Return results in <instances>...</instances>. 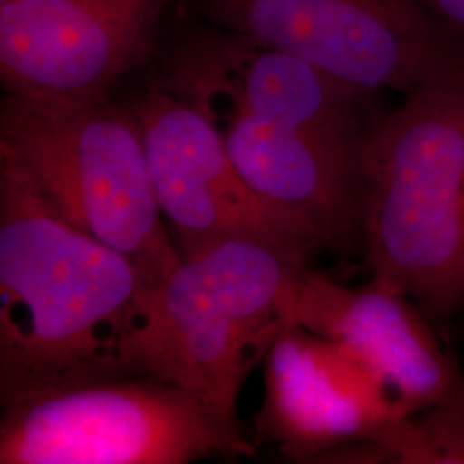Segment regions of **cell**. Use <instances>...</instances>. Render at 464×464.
Listing matches in <instances>:
<instances>
[{"instance_id": "cell-1", "label": "cell", "mask_w": 464, "mask_h": 464, "mask_svg": "<svg viewBox=\"0 0 464 464\" xmlns=\"http://www.w3.org/2000/svg\"><path fill=\"white\" fill-rule=\"evenodd\" d=\"M140 268L59 216L0 155V402L124 375L149 299Z\"/></svg>"}, {"instance_id": "cell-2", "label": "cell", "mask_w": 464, "mask_h": 464, "mask_svg": "<svg viewBox=\"0 0 464 464\" xmlns=\"http://www.w3.org/2000/svg\"><path fill=\"white\" fill-rule=\"evenodd\" d=\"M360 176L372 281L448 337L464 310V67L382 111Z\"/></svg>"}, {"instance_id": "cell-3", "label": "cell", "mask_w": 464, "mask_h": 464, "mask_svg": "<svg viewBox=\"0 0 464 464\" xmlns=\"http://www.w3.org/2000/svg\"><path fill=\"white\" fill-rule=\"evenodd\" d=\"M308 264L248 239L181 258L150 289L145 315L122 354L124 375L176 383L239 427L237 399L291 324Z\"/></svg>"}, {"instance_id": "cell-4", "label": "cell", "mask_w": 464, "mask_h": 464, "mask_svg": "<svg viewBox=\"0 0 464 464\" xmlns=\"http://www.w3.org/2000/svg\"><path fill=\"white\" fill-rule=\"evenodd\" d=\"M0 155L23 170L59 216L128 256L151 287L181 264L130 109L4 93Z\"/></svg>"}, {"instance_id": "cell-5", "label": "cell", "mask_w": 464, "mask_h": 464, "mask_svg": "<svg viewBox=\"0 0 464 464\" xmlns=\"http://www.w3.org/2000/svg\"><path fill=\"white\" fill-rule=\"evenodd\" d=\"M2 408L0 464H188L255 454L241 427L149 375L86 382Z\"/></svg>"}, {"instance_id": "cell-6", "label": "cell", "mask_w": 464, "mask_h": 464, "mask_svg": "<svg viewBox=\"0 0 464 464\" xmlns=\"http://www.w3.org/2000/svg\"><path fill=\"white\" fill-rule=\"evenodd\" d=\"M214 26L248 34L368 93L406 97L464 67V36L427 0H198Z\"/></svg>"}, {"instance_id": "cell-7", "label": "cell", "mask_w": 464, "mask_h": 464, "mask_svg": "<svg viewBox=\"0 0 464 464\" xmlns=\"http://www.w3.org/2000/svg\"><path fill=\"white\" fill-rule=\"evenodd\" d=\"M140 126L157 205L181 258L248 239L308 264L324 249L315 227L256 193L234 166L216 126L151 84L128 107Z\"/></svg>"}, {"instance_id": "cell-8", "label": "cell", "mask_w": 464, "mask_h": 464, "mask_svg": "<svg viewBox=\"0 0 464 464\" xmlns=\"http://www.w3.org/2000/svg\"><path fill=\"white\" fill-rule=\"evenodd\" d=\"M157 86L201 114L241 111L312 134L362 159L381 114L377 95L248 34L208 28L164 59Z\"/></svg>"}, {"instance_id": "cell-9", "label": "cell", "mask_w": 464, "mask_h": 464, "mask_svg": "<svg viewBox=\"0 0 464 464\" xmlns=\"http://www.w3.org/2000/svg\"><path fill=\"white\" fill-rule=\"evenodd\" d=\"M174 0L0 2L4 93L52 103H105L157 50Z\"/></svg>"}, {"instance_id": "cell-10", "label": "cell", "mask_w": 464, "mask_h": 464, "mask_svg": "<svg viewBox=\"0 0 464 464\" xmlns=\"http://www.w3.org/2000/svg\"><path fill=\"white\" fill-rule=\"evenodd\" d=\"M266 362L256 427L287 458L325 461L411 415L356 354L298 324L284 327Z\"/></svg>"}, {"instance_id": "cell-11", "label": "cell", "mask_w": 464, "mask_h": 464, "mask_svg": "<svg viewBox=\"0 0 464 464\" xmlns=\"http://www.w3.org/2000/svg\"><path fill=\"white\" fill-rule=\"evenodd\" d=\"M291 324L348 348L411 415L448 398L464 382L429 316L377 282L348 287L308 268Z\"/></svg>"}, {"instance_id": "cell-12", "label": "cell", "mask_w": 464, "mask_h": 464, "mask_svg": "<svg viewBox=\"0 0 464 464\" xmlns=\"http://www.w3.org/2000/svg\"><path fill=\"white\" fill-rule=\"evenodd\" d=\"M199 112V111H198ZM246 183L306 218L324 248L362 241L360 159L312 134L241 111L203 114Z\"/></svg>"}, {"instance_id": "cell-13", "label": "cell", "mask_w": 464, "mask_h": 464, "mask_svg": "<svg viewBox=\"0 0 464 464\" xmlns=\"http://www.w3.org/2000/svg\"><path fill=\"white\" fill-rule=\"evenodd\" d=\"M332 458L349 463L464 464V382L448 398Z\"/></svg>"}, {"instance_id": "cell-14", "label": "cell", "mask_w": 464, "mask_h": 464, "mask_svg": "<svg viewBox=\"0 0 464 464\" xmlns=\"http://www.w3.org/2000/svg\"><path fill=\"white\" fill-rule=\"evenodd\" d=\"M427 4L450 30L464 36V0H427Z\"/></svg>"}, {"instance_id": "cell-15", "label": "cell", "mask_w": 464, "mask_h": 464, "mask_svg": "<svg viewBox=\"0 0 464 464\" xmlns=\"http://www.w3.org/2000/svg\"><path fill=\"white\" fill-rule=\"evenodd\" d=\"M0 2H7V0H0Z\"/></svg>"}]
</instances>
